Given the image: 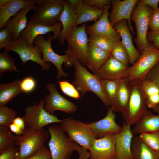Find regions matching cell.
Masks as SVG:
<instances>
[{"label":"cell","instance_id":"obj_1","mask_svg":"<svg viewBox=\"0 0 159 159\" xmlns=\"http://www.w3.org/2000/svg\"><path fill=\"white\" fill-rule=\"evenodd\" d=\"M65 53L70 56L74 67L73 85L82 96L88 92H92L100 99L105 106L109 107L110 103L104 93L100 79L92 74L84 67L69 47H67Z\"/></svg>","mask_w":159,"mask_h":159},{"label":"cell","instance_id":"obj_2","mask_svg":"<svg viewBox=\"0 0 159 159\" xmlns=\"http://www.w3.org/2000/svg\"><path fill=\"white\" fill-rule=\"evenodd\" d=\"M143 80H128L130 96L127 105L122 113L125 122L130 126L135 124L147 110L148 107L142 87Z\"/></svg>","mask_w":159,"mask_h":159},{"label":"cell","instance_id":"obj_3","mask_svg":"<svg viewBox=\"0 0 159 159\" xmlns=\"http://www.w3.org/2000/svg\"><path fill=\"white\" fill-rule=\"evenodd\" d=\"M47 130L50 135L48 145L51 159H70L78 144L69 138L61 125L49 126Z\"/></svg>","mask_w":159,"mask_h":159},{"label":"cell","instance_id":"obj_4","mask_svg":"<svg viewBox=\"0 0 159 159\" xmlns=\"http://www.w3.org/2000/svg\"><path fill=\"white\" fill-rule=\"evenodd\" d=\"M36 6L30 20L46 26H53L60 21L64 0H32Z\"/></svg>","mask_w":159,"mask_h":159},{"label":"cell","instance_id":"obj_5","mask_svg":"<svg viewBox=\"0 0 159 159\" xmlns=\"http://www.w3.org/2000/svg\"><path fill=\"white\" fill-rule=\"evenodd\" d=\"M49 133L44 129L37 130L26 127L22 135H14L15 146L19 148V159L27 158L45 146Z\"/></svg>","mask_w":159,"mask_h":159},{"label":"cell","instance_id":"obj_6","mask_svg":"<svg viewBox=\"0 0 159 159\" xmlns=\"http://www.w3.org/2000/svg\"><path fill=\"white\" fill-rule=\"evenodd\" d=\"M52 36L49 34L48 38L46 39L43 35L37 36L34 41V44L39 46L40 48L42 56L43 61L45 62H50L56 67L57 73L56 78L59 80L61 77H67L68 74L64 72L62 68V65L64 63V66L67 67H70L73 65L71 59L67 54L63 55L58 54L52 49L51 43Z\"/></svg>","mask_w":159,"mask_h":159},{"label":"cell","instance_id":"obj_7","mask_svg":"<svg viewBox=\"0 0 159 159\" xmlns=\"http://www.w3.org/2000/svg\"><path fill=\"white\" fill-rule=\"evenodd\" d=\"M60 124L71 140L87 150L97 139L87 123L69 118L63 119Z\"/></svg>","mask_w":159,"mask_h":159},{"label":"cell","instance_id":"obj_8","mask_svg":"<svg viewBox=\"0 0 159 159\" xmlns=\"http://www.w3.org/2000/svg\"><path fill=\"white\" fill-rule=\"evenodd\" d=\"M153 10L152 8L141 4L138 0L132 13L131 20L135 23L137 35L134 39L140 53L148 44L147 33L150 17Z\"/></svg>","mask_w":159,"mask_h":159},{"label":"cell","instance_id":"obj_9","mask_svg":"<svg viewBox=\"0 0 159 159\" xmlns=\"http://www.w3.org/2000/svg\"><path fill=\"white\" fill-rule=\"evenodd\" d=\"M45 102L44 99L41 100L38 103L35 102L25 108L22 118L26 127L38 130L44 129V126L50 124L61 123L62 120L59 119L44 110Z\"/></svg>","mask_w":159,"mask_h":159},{"label":"cell","instance_id":"obj_10","mask_svg":"<svg viewBox=\"0 0 159 159\" xmlns=\"http://www.w3.org/2000/svg\"><path fill=\"white\" fill-rule=\"evenodd\" d=\"M159 61V49L148 42L138 59L130 67L128 80L145 79L149 71Z\"/></svg>","mask_w":159,"mask_h":159},{"label":"cell","instance_id":"obj_11","mask_svg":"<svg viewBox=\"0 0 159 159\" xmlns=\"http://www.w3.org/2000/svg\"><path fill=\"white\" fill-rule=\"evenodd\" d=\"M4 50L17 53L19 55L22 65L29 61H31L40 65L42 70L48 71L51 67L49 63L45 62L42 60L41 57L42 52L40 48L36 45L34 47L29 46L24 37H20L17 39L13 41L4 48Z\"/></svg>","mask_w":159,"mask_h":159},{"label":"cell","instance_id":"obj_12","mask_svg":"<svg viewBox=\"0 0 159 159\" xmlns=\"http://www.w3.org/2000/svg\"><path fill=\"white\" fill-rule=\"evenodd\" d=\"M87 23L79 27L74 26L67 36L65 40L79 61L87 66L89 41L86 30Z\"/></svg>","mask_w":159,"mask_h":159},{"label":"cell","instance_id":"obj_13","mask_svg":"<svg viewBox=\"0 0 159 159\" xmlns=\"http://www.w3.org/2000/svg\"><path fill=\"white\" fill-rule=\"evenodd\" d=\"M56 83L49 82L46 85L49 94L45 96L44 108L51 114H53L56 111H62L70 114L77 110V105L61 95L57 89Z\"/></svg>","mask_w":159,"mask_h":159},{"label":"cell","instance_id":"obj_14","mask_svg":"<svg viewBox=\"0 0 159 159\" xmlns=\"http://www.w3.org/2000/svg\"><path fill=\"white\" fill-rule=\"evenodd\" d=\"M115 135L96 139L90 149L89 159H116Z\"/></svg>","mask_w":159,"mask_h":159},{"label":"cell","instance_id":"obj_15","mask_svg":"<svg viewBox=\"0 0 159 159\" xmlns=\"http://www.w3.org/2000/svg\"><path fill=\"white\" fill-rule=\"evenodd\" d=\"M138 0H112V8L110 13L109 19L111 25L114 27L120 21L127 20L130 31L135 34V32L131 23L132 11L138 1Z\"/></svg>","mask_w":159,"mask_h":159},{"label":"cell","instance_id":"obj_16","mask_svg":"<svg viewBox=\"0 0 159 159\" xmlns=\"http://www.w3.org/2000/svg\"><path fill=\"white\" fill-rule=\"evenodd\" d=\"M110 5L105 6L104 12L97 21L90 25H87L86 30L89 36L101 35L108 37L115 42L120 41L121 37L118 33L111 25L109 19L110 12L109 9Z\"/></svg>","mask_w":159,"mask_h":159},{"label":"cell","instance_id":"obj_17","mask_svg":"<svg viewBox=\"0 0 159 159\" xmlns=\"http://www.w3.org/2000/svg\"><path fill=\"white\" fill-rule=\"evenodd\" d=\"M130 67L111 55L94 74L100 79L116 80L128 78Z\"/></svg>","mask_w":159,"mask_h":159},{"label":"cell","instance_id":"obj_18","mask_svg":"<svg viewBox=\"0 0 159 159\" xmlns=\"http://www.w3.org/2000/svg\"><path fill=\"white\" fill-rule=\"evenodd\" d=\"M116 115L109 107L106 116L98 121L87 123L95 135L97 139L102 138L107 135H116L122 130V127L116 122Z\"/></svg>","mask_w":159,"mask_h":159},{"label":"cell","instance_id":"obj_19","mask_svg":"<svg viewBox=\"0 0 159 159\" xmlns=\"http://www.w3.org/2000/svg\"><path fill=\"white\" fill-rule=\"evenodd\" d=\"M62 28V25L60 21L53 26H46L36 24L29 20L25 28L20 33L19 37L25 38L28 44L34 47V40L38 36L43 35L52 32L54 33L52 40H54L59 37Z\"/></svg>","mask_w":159,"mask_h":159},{"label":"cell","instance_id":"obj_20","mask_svg":"<svg viewBox=\"0 0 159 159\" xmlns=\"http://www.w3.org/2000/svg\"><path fill=\"white\" fill-rule=\"evenodd\" d=\"M134 136L130 126L124 122L121 131L115 135L116 159H132L131 145Z\"/></svg>","mask_w":159,"mask_h":159},{"label":"cell","instance_id":"obj_21","mask_svg":"<svg viewBox=\"0 0 159 159\" xmlns=\"http://www.w3.org/2000/svg\"><path fill=\"white\" fill-rule=\"evenodd\" d=\"M127 20H122L113 27L119 33L122 43L128 53L129 63L133 65L138 59L140 53L134 46L132 42V35L131 34Z\"/></svg>","mask_w":159,"mask_h":159},{"label":"cell","instance_id":"obj_22","mask_svg":"<svg viewBox=\"0 0 159 159\" xmlns=\"http://www.w3.org/2000/svg\"><path fill=\"white\" fill-rule=\"evenodd\" d=\"M36 6V4H33L23 8L6 23L4 27L11 33L13 41L17 39L19 37L20 33L27 25L28 22L27 18L26 16L27 14Z\"/></svg>","mask_w":159,"mask_h":159},{"label":"cell","instance_id":"obj_23","mask_svg":"<svg viewBox=\"0 0 159 159\" xmlns=\"http://www.w3.org/2000/svg\"><path fill=\"white\" fill-rule=\"evenodd\" d=\"M64 8L60 18L62 25L61 34L57 39L59 44L63 45L66 38L74 26L78 16L74 12L75 9L66 0L63 5Z\"/></svg>","mask_w":159,"mask_h":159},{"label":"cell","instance_id":"obj_24","mask_svg":"<svg viewBox=\"0 0 159 159\" xmlns=\"http://www.w3.org/2000/svg\"><path fill=\"white\" fill-rule=\"evenodd\" d=\"M135 125L132 130L134 135L159 131V115L146 110Z\"/></svg>","mask_w":159,"mask_h":159},{"label":"cell","instance_id":"obj_25","mask_svg":"<svg viewBox=\"0 0 159 159\" xmlns=\"http://www.w3.org/2000/svg\"><path fill=\"white\" fill-rule=\"evenodd\" d=\"M104 9L96 6H91L85 3L83 0L80 2L74 9L78 18L74 26L90 21L95 22L98 20L102 15Z\"/></svg>","mask_w":159,"mask_h":159},{"label":"cell","instance_id":"obj_26","mask_svg":"<svg viewBox=\"0 0 159 159\" xmlns=\"http://www.w3.org/2000/svg\"><path fill=\"white\" fill-rule=\"evenodd\" d=\"M110 55V52L89 43L87 66L94 73L102 66Z\"/></svg>","mask_w":159,"mask_h":159},{"label":"cell","instance_id":"obj_27","mask_svg":"<svg viewBox=\"0 0 159 159\" xmlns=\"http://www.w3.org/2000/svg\"><path fill=\"white\" fill-rule=\"evenodd\" d=\"M36 4L32 0H10L5 5L0 6V30L4 27L7 21L23 8Z\"/></svg>","mask_w":159,"mask_h":159},{"label":"cell","instance_id":"obj_28","mask_svg":"<svg viewBox=\"0 0 159 159\" xmlns=\"http://www.w3.org/2000/svg\"><path fill=\"white\" fill-rule=\"evenodd\" d=\"M130 90L128 78L121 80L115 97L110 107L114 112L122 113L128 104Z\"/></svg>","mask_w":159,"mask_h":159},{"label":"cell","instance_id":"obj_29","mask_svg":"<svg viewBox=\"0 0 159 159\" xmlns=\"http://www.w3.org/2000/svg\"><path fill=\"white\" fill-rule=\"evenodd\" d=\"M131 151L132 159H159V151L154 150L149 147L139 136L133 138Z\"/></svg>","mask_w":159,"mask_h":159},{"label":"cell","instance_id":"obj_30","mask_svg":"<svg viewBox=\"0 0 159 159\" xmlns=\"http://www.w3.org/2000/svg\"><path fill=\"white\" fill-rule=\"evenodd\" d=\"M20 82V80L17 79L11 83L0 84V106H6L22 92Z\"/></svg>","mask_w":159,"mask_h":159},{"label":"cell","instance_id":"obj_31","mask_svg":"<svg viewBox=\"0 0 159 159\" xmlns=\"http://www.w3.org/2000/svg\"><path fill=\"white\" fill-rule=\"evenodd\" d=\"M142 87L147 107L153 109L159 104V87L147 79L142 80Z\"/></svg>","mask_w":159,"mask_h":159},{"label":"cell","instance_id":"obj_32","mask_svg":"<svg viewBox=\"0 0 159 159\" xmlns=\"http://www.w3.org/2000/svg\"><path fill=\"white\" fill-rule=\"evenodd\" d=\"M121 80L100 79L104 93L110 102V106L115 97Z\"/></svg>","mask_w":159,"mask_h":159},{"label":"cell","instance_id":"obj_33","mask_svg":"<svg viewBox=\"0 0 159 159\" xmlns=\"http://www.w3.org/2000/svg\"><path fill=\"white\" fill-rule=\"evenodd\" d=\"M13 71L20 73L15 64V58L4 50L0 53V76L6 72Z\"/></svg>","mask_w":159,"mask_h":159},{"label":"cell","instance_id":"obj_34","mask_svg":"<svg viewBox=\"0 0 159 159\" xmlns=\"http://www.w3.org/2000/svg\"><path fill=\"white\" fill-rule=\"evenodd\" d=\"M89 43L111 52L116 43L110 38L101 35H93L88 37Z\"/></svg>","mask_w":159,"mask_h":159},{"label":"cell","instance_id":"obj_35","mask_svg":"<svg viewBox=\"0 0 159 159\" xmlns=\"http://www.w3.org/2000/svg\"><path fill=\"white\" fill-rule=\"evenodd\" d=\"M14 146H16L15 139L9 127L0 126V153Z\"/></svg>","mask_w":159,"mask_h":159},{"label":"cell","instance_id":"obj_36","mask_svg":"<svg viewBox=\"0 0 159 159\" xmlns=\"http://www.w3.org/2000/svg\"><path fill=\"white\" fill-rule=\"evenodd\" d=\"M18 112L7 106H0V126L9 127L17 117Z\"/></svg>","mask_w":159,"mask_h":159},{"label":"cell","instance_id":"obj_37","mask_svg":"<svg viewBox=\"0 0 159 159\" xmlns=\"http://www.w3.org/2000/svg\"><path fill=\"white\" fill-rule=\"evenodd\" d=\"M110 53L111 55L117 60L128 65L129 60L128 53L121 40L115 43Z\"/></svg>","mask_w":159,"mask_h":159},{"label":"cell","instance_id":"obj_38","mask_svg":"<svg viewBox=\"0 0 159 159\" xmlns=\"http://www.w3.org/2000/svg\"><path fill=\"white\" fill-rule=\"evenodd\" d=\"M139 137L150 148L159 151V131L141 134Z\"/></svg>","mask_w":159,"mask_h":159},{"label":"cell","instance_id":"obj_39","mask_svg":"<svg viewBox=\"0 0 159 159\" xmlns=\"http://www.w3.org/2000/svg\"><path fill=\"white\" fill-rule=\"evenodd\" d=\"M58 83L60 89L65 95L74 99L80 98L81 95L72 84L67 80L59 81Z\"/></svg>","mask_w":159,"mask_h":159},{"label":"cell","instance_id":"obj_40","mask_svg":"<svg viewBox=\"0 0 159 159\" xmlns=\"http://www.w3.org/2000/svg\"><path fill=\"white\" fill-rule=\"evenodd\" d=\"M37 82L32 76H29L24 78L20 82V87L22 91L26 93H30L35 89Z\"/></svg>","mask_w":159,"mask_h":159},{"label":"cell","instance_id":"obj_41","mask_svg":"<svg viewBox=\"0 0 159 159\" xmlns=\"http://www.w3.org/2000/svg\"><path fill=\"white\" fill-rule=\"evenodd\" d=\"M13 41L12 36L9 31L6 28L0 31V49L5 48Z\"/></svg>","mask_w":159,"mask_h":159},{"label":"cell","instance_id":"obj_42","mask_svg":"<svg viewBox=\"0 0 159 159\" xmlns=\"http://www.w3.org/2000/svg\"><path fill=\"white\" fill-rule=\"evenodd\" d=\"M150 31H159V7L153 10L150 15L148 24Z\"/></svg>","mask_w":159,"mask_h":159},{"label":"cell","instance_id":"obj_43","mask_svg":"<svg viewBox=\"0 0 159 159\" xmlns=\"http://www.w3.org/2000/svg\"><path fill=\"white\" fill-rule=\"evenodd\" d=\"M0 159H20L19 148L14 146L0 153Z\"/></svg>","mask_w":159,"mask_h":159},{"label":"cell","instance_id":"obj_44","mask_svg":"<svg viewBox=\"0 0 159 159\" xmlns=\"http://www.w3.org/2000/svg\"><path fill=\"white\" fill-rule=\"evenodd\" d=\"M49 150L45 146L41 148L32 155L24 159H51Z\"/></svg>","mask_w":159,"mask_h":159},{"label":"cell","instance_id":"obj_45","mask_svg":"<svg viewBox=\"0 0 159 159\" xmlns=\"http://www.w3.org/2000/svg\"><path fill=\"white\" fill-rule=\"evenodd\" d=\"M145 79L154 82L159 87V61L149 71Z\"/></svg>","mask_w":159,"mask_h":159},{"label":"cell","instance_id":"obj_46","mask_svg":"<svg viewBox=\"0 0 159 159\" xmlns=\"http://www.w3.org/2000/svg\"><path fill=\"white\" fill-rule=\"evenodd\" d=\"M111 0H84V2L91 6H96L100 9H104L105 6L110 5Z\"/></svg>","mask_w":159,"mask_h":159},{"label":"cell","instance_id":"obj_47","mask_svg":"<svg viewBox=\"0 0 159 159\" xmlns=\"http://www.w3.org/2000/svg\"><path fill=\"white\" fill-rule=\"evenodd\" d=\"M147 38L148 42L151 43L155 48L159 49V31L148 30Z\"/></svg>","mask_w":159,"mask_h":159},{"label":"cell","instance_id":"obj_48","mask_svg":"<svg viewBox=\"0 0 159 159\" xmlns=\"http://www.w3.org/2000/svg\"><path fill=\"white\" fill-rule=\"evenodd\" d=\"M87 149L78 145L76 151L79 155L78 159H88L89 157V152Z\"/></svg>","mask_w":159,"mask_h":159},{"label":"cell","instance_id":"obj_49","mask_svg":"<svg viewBox=\"0 0 159 159\" xmlns=\"http://www.w3.org/2000/svg\"><path fill=\"white\" fill-rule=\"evenodd\" d=\"M139 2L142 4L148 6L153 10L158 8L159 0H140Z\"/></svg>","mask_w":159,"mask_h":159},{"label":"cell","instance_id":"obj_50","mask_svg":"<svg viewBox=\"0 0 159 159\" xmlns=\"http://www.w3.org/2000/svg\"><path fill=\"white\" fill-rule=\"evenodd\" d=\"M9 127L11 132L16 134L17 135H22L24 130H21L17 126L13 123L10 125Z\"/></svg>","mask_w":159,"mask_h":159},{"label":"cell","instance_id":"obj_51","mask_svg":"<svg viewBox=\"0 0 159 159\" xmlns=\"http://www.w3.org/2000/svg\"><path fill=\"white\" fill-rule=\"evenodd\" d=\"M12 123L16 125L23 130H24L26 127L22 117H17L13 120Z\"/></svg>","mask_w":159,"mask_h":159},{"label":"cell","instance_id":"obj_52","mask_svg":"<svg viewBox=\"0 0 159 159\" xmlns=\"http://www.w3.org/2000/svg\"><path fill=\"white\" fill-rule=\"evenodd\" d=\"M68 3L74 9L78 4L80 0H67Z\"/></svg>","mask_w":159,"mask_h":159},{"label":"cell","instance_id":"obj_53","mask_svg":"<svg viewBox=\"0 0 159 159\" xmlns=\"http://www.w3.org/2000/svg\"><path fill=\"white\" fill-rule=\"evenodd\" d=\"M10 0H0V6H3L7 3Z\"/></svg>","mask_w":159,"mask_h":159},{"label":"cell","instance_id":"obj_54","mask_svg":"<svg viewBox=\"0 0 159 159\" xmlns=\"http://www.w3.org/2000/svg\"><path fill=\"white\" fill-rule=\"evenodd\" d=\"M153 111L157 113L159 115V104L152 109Z\"/></svg>","mask_w":159,"mask_h":159}]
</instances>
